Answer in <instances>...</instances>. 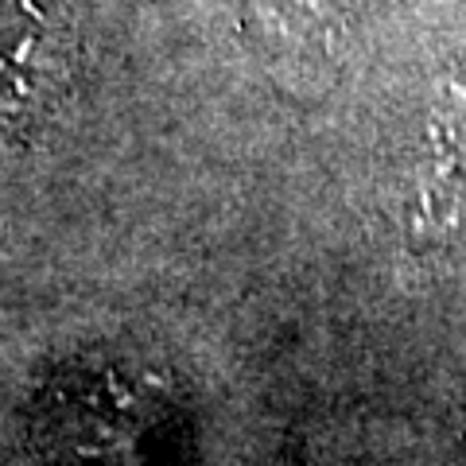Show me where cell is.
Segmentation results:
<instances>
[{
    "instance_id": "6da1fadb",
    "label": "cell",
    "mask_w": 466,
    "mask_h": 466,
    "mask_svg": "<svg viewBox=\"0 0 466 466\" xmlns=\"http://www.w3.org/2000/svg\"><path fill=\"white\" fill-rule=\"evenodd\" d=\"M78 27L70 0H8L5 116L8 128L43 121L75 78Z\"/></svg>"
}]
</instances>
